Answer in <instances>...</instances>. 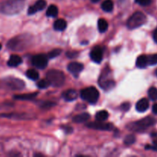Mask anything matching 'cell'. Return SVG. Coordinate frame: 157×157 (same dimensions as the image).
<instances>
[{"mask_svg":"<svg viewBox=\"0 0 157 157\" xmlns=\"http://www.w3.org/2000/svg\"><path fill=\"white\" fill-rule=\"evenodd\" d=\"M24 0H8L0 3V12L6 15H15L24 8Z\"/></svg>","mask_w":157,"mask_h":157,"instance_id":"6da1fadb","label":"cell"},{"mask_svg":"<svg viewBox=\"0 0 157 157\" xmlns=\"http://www.w3.org/2000/svg\"><path fill=\"white\" fill-rule=\"evenodd\" d=\"M25 87V82L18 78H6L0 80V88L11 90H20Z\"/></svg>","mask_w":157,"mask_h":157,"instance_id":"7a4b0ae2","label":"cell"},{"mask_svg":"<svg viewBox=\"0 0 157 157\" xmlns=\"http://www.w3.org/2000/svg\"><path fill=\"white\" fill-rule=\"evenodd\" d=\"M155 124H156V120L154 118L151 117H147L144 118V119L140 120V121L129 124L127 127L130 130H133V131L141 132L147 130L149 127H152Z\"/></svg>","mask_w":157,"mask_h":157,"instance_id":"3957f363","label":"cell"},{"mask_svg":"<svg viewBox=\"0 0 157 157\" xmlns=\"http://www.w3.org/2000/svg\"><path fill=\"white\" fill-rule=\"evenodd\" d=\"M46 78L51 84L55 87H61L65 81V76L62 71L58 70H51L46 75Z\"/></svg>","mask_w":157,"mask_h":157,"instance_id":"277c9868","label":"cell"},{"mask_svg":"<svg viewBox=\"0 0 157 157\" xmlns=\"http://www.w3.org/2000/svg\"><path fill=\"white\" fill-rule=\"evenodd\" d=\"M147 16L143 12H136L127 21V27L130 29H135L140 27L147 21Z\"/></svg>","mask_w":157,"mask_h":157,"instance_id":"5b68a950","label":"cell"},{"mask_svg":"<svg viewBox=\"0 0 157 157\" xmlns=\"http://www.w3.org/2000/svg\"><path fill=\"white\" fill-rule=\"evenodd\" d=\"M99 91L94 87H89L81 92V97L83 100L90 104H95L99 99Z\"/></svg>","mask_w":157,"mask_h":157,"instance_id":"8992f818","label":"cell"},{"mask_svg":"<svg viewBox=\"0 0 157 157\" xmlns=\"http://www.w3.org/2000/svg\"><path fill=\"white\" fill-rule=\"evenodd\" d=\"M26 43H27V41L24 39L23 36L15 37V38L9 40L7 44V47L12 50H21V49L24 48H23L24 46H26Z\"/></svg>","mask_w":157,"mask_h":157,"instance_id":"52a82bcc","label":"cell"},{"mask_svg":"<svg viewBox=\"0 0 157 157\" xmlns=\"http://www.w3.org/2000/svg\"><path fill=\"white\" fill-rule=\"evenodd\" d=\"M89 128L99 130H112L114 127L110 123H104V121H98V122H90L87 124Z\"/></svg>","mask_w":157,"mask_h":157,"instance_id":"ba28073f","label":"cell"},{"mask_svg":"<svg viewBox=\"0 0 157 157\" xmlns=\"http://www.w3.org/2000/svg\"><path fill=\"white\" fill-rule=\"evenodd\" d=\"M32 64L39 69H43L47 67L48 58L44 55H37L32 58Z\"/></svg>","mask_w":157,"mask_h":157,"instance_id":"9c48e42d","label":"cell"},{"mask_svg":"<svg viewBox=\"0 0 157 157\" xmlns=\"http://www.w3.org/2000/svg\"><path fill=\"white\" fill-rule=\"evenodd\" d=\"M100 86L104 89L105 90H110L113 89L115 87V81L112 79H109V78H106V76L104 74H103V76L101 77L100 78Z\"/></svg>","mask_w":157,"mask_h":157,"instance_id":"30bf717a","label":"cell"},{"mask_svg":"<svg viewBox=\"0 0 157 157\" xmlns=\"http://www.w3.org/2000/svg\"><path fill=\"white\" fill-rule=\"evenodd\" d=\"M46 1L45 0H38L35 3L34 6H30L28 10V14L29 15H33V14L36 13L38 11H41L44 9L46 6Z\"/></svg>","mask_w":157,"mask_h":157,"instance_id":"8fae6325","label":"cell"},{"mask_svg":"<svg viewBox=\"0 0 157 157\" xmlns=\"http://www.w3.org/2000/svg\"><path fill=\"white\" fill-rule=\"evenodd\" d=\"M90 58L92 59V61H94V62L100 63L102 61L103 58V52L102 49L101 48L98 46L94 48L90 52Z\"/></svg>","mask_w":157,"mask_h":157,"instance_id":"7c38bea8","label":"cell"},{"mask_svg":"<svg viewBox=\"0 0 157 157\" xmlns=\"http://www.w3.org/2000/svg\"><path fill=\"white\" fill-rule=\"evenodd\" d=\"M84 69V65L79 62H71L67 66V70L72 74H78Z\"/></svg>","mask_w":157,"mask_h":157,"instance_id":"4fadbf2b","label":"cell"},{"mask_svg":"<svg viewBox=\"0 0 157 157\" xmlns=\"http://www.w3.org/2000/svg\"><path fill=\"white\" fill-rule=\"evenodd\" d=\"M78 96V92L73 89H69L62 94V97L64 99L67 101H72L77 99Z\"/></svg>","mask_w":157,"mask_h":157,"instance_id":"5bb4252c","label":"cell"},{"mask_svg":"<svg viewBox=\"0 0 157 157\" xmlns=\"http://www.w3.org/2000/svg\"><path fill=\"white\" fill-rule=\"evenodd\" d=\"M149 106H150V104H149L148 100L146 98H143L136 103V109L137 111L142 113V112H145L146 110H148Z\"/></svg>","mask_w":157,"mask_h":157,"instance_id":"9a60e30c","label":"cell"},{"mask_svg":"<svg viewBox=\"0 0 157 157\" xmlns=\"http://www.w3.org/2000/svg\"><path fill=\"white\" fill-rule=\"evenodd\" d=\"M22 63V59L20 56L17 55H11L8 61V65L10 67H17Z\"/></svg>","mask_w":157,"mask_h":157,"instance_id":"2e32d148","label":"cell"},{"mask_svg":"<svg viewBox=\"0 0 157 157\" xmlns=\"http://www.w3.org/2000/svg\"><path fill=\"white\" fill-rule=\"evenodd\" d=\"M136 66L140 68H144L147 66L148 64V61H147V56L145 55H140L139 57L136 59Z\"/></svg>","mask_w":157,"mask_h":157,"instance_id":"e0dca14e","label":"cell"},{"mask_svg":"<svg viewBox=\"0 0 157 157\" xmlns=\"http://www.w3.org/2000/svg\"><path fill=\"white\" fill-rule=\"evenodd\" d=\"M67 27V22L63 18L56 20L54 23V29L57 31H63Z\"/></svg>","mask_w":157,"mask_h":157,"instance_id":"ac0fdd59","label":"cell"},{"mask_svg":"<svg viewBox=\"0 0 157 157\" xmlns=\"http://www.w3.org/2000/svg\"><path fill=\"white\" fill-rule=\"evenodd\" d=\"M90 116L89 113H83L81 114H78L77 116L74 117L73 121L75 123H84L85 121H88L90 119Z\"/></svg>","mask_w":157,"mask_h":157,"instance_id":"d6986e66","label":"cell"},{"mask_svg":"<svg viewBox=\"0 0 157 157\" xmlns=\"http://www.w3.org/2000/svg\"><path fill=\"white\" fill-rule=\"evenodd\" d=\"M38 92H35V93H29V94H19L15 95V99L17 100H25V101H28V100H32L35 98V97L38 95Z\"/></svg>","mask_w":157,"mask_h":157,"instance_id":"ffe728a7","label":"cell"},{"mask_svg":"<svg viewBox=\"0 0 157 157\" xmlns=\"http://www.w3.org/2000/svg\"><path fill=\"white\" fill-rule=\"evenodd\" d=\"M58 14V9L55 5L49 6L46 12V15L48 17H56Z\"/></svg>","mask_w":157,"mask_h":157,"instance_id":"44dd1931","label":"cell"},{"mask_svg":"<svg viewBox=\"0 0 157 157\" xmlns=\"http://www.w3.org/2000/svg\"><path fill=\"white\" fill-rule=\"evenodd\" d=\"M98 30L100 32H104L107 30V28H108V23L104 18H100L98 20Z\"/></svg>","mask_w":157,"mask_h":157,"instance_id":"7402d4cb","label":"cell"},{"mask_svg":"<svg viewBox=\"0 0 157 157\" xmlns=\"http://www.w3.org/2000/svg\"><path fill=\"white\" fill-rule=\"evenodd\" d=\"M101 8L104 12H111L113 9V2L111 0H105L101 5Z\"/></svg>","mask_w":157,"mask_h":157,"instance_id":"603a6c76","label":"cell"},{"mask_svg":"<svg viewBox=\"0 0 157 157\" xmlns=\"http://www.w3.org/2000/svg\"><path fill=\"white\" fill-rule=\"evenodd\" d=\"M109 113L106 110H101L96 113V120L98 121H105L108 118Z\"/></svg>","mask_w":157,"mask_h":157,"instance_id":"cb8c5ba5","label":"cell"},{"mask_svg":"<svg viewBox=\"0 0 157 157\" xmlns=\"http://www.w3.org/2000/svg\"><path fill=\"white\" fill-rule=\"evenodd\" d=\"M26 76L29 79L35 81V80H38V78H39V74L34 69H30V70H28L27 72H26Z\"/></svg>","mask_w":157,"mask_h":157,"instance_id":"d4e9b609","label":"cell"},{"mask_svg":"<svg viewBox=\"0 0 157 157\" xmlns=\"http://www.w3.org/2000/svg\"><path fill=\"white\" fill-rule=\"evenodd\" d=\"M148 95L152 101H157V89L156 87H150L148 90Z\"/></svg>","mask_w":157,"mask_h":157,"instance_id":"484cf974","label":"cell"},{"mask_svg":"<svg viewBox=\"0 0 157 157\" xmlns=\"http://www.w3.org/2000/svg\"><path fill=\"white\" fill-rule=\"evenodd\" d=\"M50 85H51L50 82H49V81L47 79V78H46V79L41 80V81H39L38 83H37V86H38V88L40 89L47 88V87H48Z\"/></svg>","mask_w":157,"mask_h":157,"instance_id":"4316f807","label":"cell"},{"mask_svg":"<svg viewBox=\"0 0 157 157\" xmlns=\"http://www.w3.org/2000/svg\"><path fill=\"white\" fill-rule=\"evenodd\" d=\"M147 61H148L149 65L153 66L157 64V54L150 55L147 56Z\"/></svg>","mask_w":157,"mask_h":157,"instance_id":"83f0119b","label":"cell"},{"mask_svg":"<svg viewBox=\"0 0 157 157\" xmlns=\"http://www.w3.org/2000/svg\"><path fill=\"white\" fill-rule=\"evenodd\" d=\"M135 141H136V138H135V136H133V135L130 134V135H127V136L125 137V139H124V144H125L126 145L130 146L134 144Z\"/></svg>","mask_w":157,"mask_h":157,"instance_id":"f1b7e54d","label":"cell"},{"mask_svg":"<svg viewBox=\"0 0 157 157\" xmlns=\"http://www.w3.org/2000/svg\"><path fill=\"white\" fill-rule=\"evenodd\" d=\"M61 52H62V50H61V49H60V48L54 49V50H52V52H50L48 53V58H56V57H58V55H61Z\"/></svg>","mask_w":157,"mask_h":157,"instance_id":"f546056e","label":"cell"},{"mask_svg":"<svg viewBox=\"0 0 157 157\" xmlns=\"http://www.w3.org/2000/svg\"><path fill=\"white\" fill-rule=\"evenodd\" d=\"M55 106V104L53 102H51V101H45V102L43 103L41 105V107H42L43 109H50L52 107Z\"/></svg>","mask_w":157,"mask_h":157,"instance_id":"4dcf8cb0","label":"cell"},{"mask_svg":"<svg viewBox=\"0 0 157 157\" xmlns=\"http://www.w3.org/2000/svg\"><path fill=\"white\" fill-rule=\"evenodd\" d=\"M152 0H136V2L143 6H147L151 3Z\"/></svg>","mask_w":157,"mask_h":157,"instance_id":"1f68e13d","label":"cell"},{"mask_svg":"<svg viewBox=\"0 0 157 157\" xmlns=\"http://www.w3.org/2000/svg\"><path fill=\"white\" fill-rule=\"evenodd\" d=\"M67 55L68 58H75V57L78 55V52H68L67 53Z\"/></svg>","mask_w":157,"mask_h":157,"instance_id":"d6a6232c","label":"cell"},{"mask_svg":"<svg viewBox=\"0 0 157 157\" xmlns=\"http://www.w3.org/2000/svg\"><path fill=\"white\" fill-rule=\"evenodd\" d=\"M130 107V104L129 103H124L121 105V108L124 110H128Z\"/></svg>","mask_w":157,"mask_h":157,"instance_id":"836d02e7","label":"cell"},{"mask_svg":"<svg viewBox=\"0 0 157 157\" xmlns=\"http://www.w3.org/2000/svg\"><path fill=\"white\" fill-rule=\"evenodd\" d=\"M146 149H147V150H148V149H151V150L157 151V144H155V145L152 146V147L151 146H147V147H146Z\"/></svg>","mask_w":157,"mask_h":157,"instance_id":"e575fe53","label":"cell"},{"mask_svg":"<svg viewBox=\"0 0 157 157\" xmlns=\"http://www.w3.org/2000/svg\"><path fill=\"white\" fill-rule=\"evenodd\" d=\"M153 39H154L155 42L157 43V28L153 32Z\"/></svg>","mask_w":157,"mask_h":157,"instance_id":"d590c367","label":"cell"},{"mask_svg":"<svg viewBox=\"0 0 157 157\" xmlns=\"http://www.w3.org/2000/svg\"><path fill=\"white\" fill-rule=\"evenodd\" d=\"M153 112L155 114L157 115V104H155L153 106Z\"/></svg>","mask_w":157,"mask_h":157,"instance_id":"8d00e7d4","label":"cell"},{"mask_svg":"<svg viewBox=\"0 0 157 157\" xmlns=\"http://www.w3.org/2000/svg\"><path fill=\"white\" fill-rule=\"evenodd\" d=\"M92 2H99L100 0H91Z\"/></svg>","mask_w":157,"mask_h":157,"instance_id":"74e56055","label":"cell"},{"mask_svg":"<svg viewBox=\"0 0 157 157\" xmlns=\"http://www.w3.org/2000/svg\"><path fill=\"white\" fill-rule=\"evenodd\" d=\"M1 49H2V44H0V50H1Z\"/></svg>","mask_w":157,"mask_h":157,"instance_id":"f35d334b","label":"cell"},{"mask_svg":"<svg viewBox=\"0 0 157 157\" xmlns=\"http://www.w3.org/2000/svg\"><path fill=\"white\" fill-rule=\"evenodd\" d=\"M156 75H157V71H156Z\"/></svg>","mask_w":157,"mask_h":157,"instance_id":"ab89813d","label":"cell"}]
</instances>
